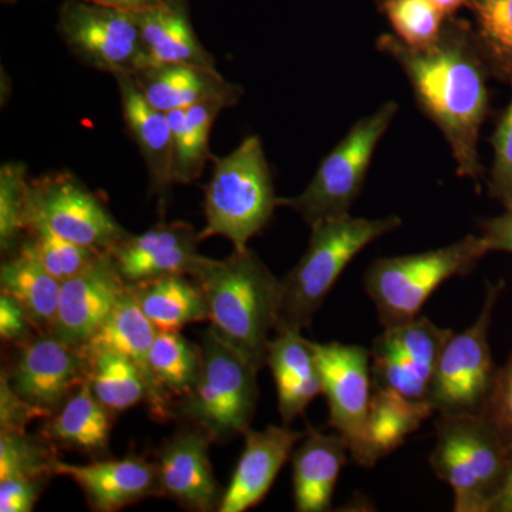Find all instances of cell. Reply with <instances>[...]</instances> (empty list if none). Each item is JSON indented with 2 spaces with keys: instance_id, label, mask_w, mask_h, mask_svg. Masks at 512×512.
<instances>
[{
  "instance_id": "obj_7",
  "label": "cell",
  "mask_w": 512,
  "mask_h": 512,
  "mask_svg": "<svg viewBox=\"0 0 512 512\" xmlns=\"http://www.w3.org/2000/svg\"><path fill=\"white\" fill-rule=\"evenodd\" d=\"M487 254L490 251L481 235H467L447 247L376 259L367 269L365 288L383 328L420 316L444 282L471 274Z\"/></svg>"
},
{
  "instance_id": "obj_9",
  "label": "cell",
  "mask_w": 512,
  "mask_h": 512,
  "mask_svg": "<svg viewBox=\"0 0 512 512\" xmlns=\"http://www.w3.org/2000/svg\"><path fill=\"white\" fill-rule=\"evenodd\" d=\"M503 291V281L488 284L476 322L453 333L444 345L430 393V406L437 416L480 417L487 409L498 375L491 355L490 328Z\"/></svg>"
},
{
  "instance_id": "obj_18",
  "label": "cell",
  "mask_w": 512,
  "mask_h": 512,
  "mask_svg": "<svg viewBox=\"0 0 512 512\" xmlns=\"http://www.w3.org/2000/svg\"><path fill=\"white\" fill-rule=\"evenodd\" d=\"M244 437V451L227 490L222 493L220 512H244L261 503L305 433L285 424L264 430L248 429Z\"/></svg>"
},
{
  "instance_id": "obj_35",
  "label": "cell",
  "mask_w": 512,
  "mask_h": 512,
  "mask_svg": "<svg viewBox=\"0 0 512 512\" xmlns=\"http://www.w3.org/2000/svg\"><path fill=\"white\" fill-rule=\"evenodd\" d=\"M18 251L36 259L50 275L60 282L80 274L103 252L67 241L46 228H30L20 242Z\"/></svg>"
},
{
  "instance_id": "obj_38",
  "label": "cell",
  "mask_w": 512,
  "mask_h": 512,
  "mask_svg": "<svg viewBox=\"0 0 512 512\" xmlns=\"http://www.w3.org/2000/svg\"><path fill=\"white\" fill-rule=\"evenodd\" d=\"M510 84L512 87V77ZM490 144L494 161L488 178V194L505 210H512V97L498 116Z\"/></svg>"
},
{
  "instance_id": "obj_29",
  "label": "cell",
  "mask_w": 512,
  "mask_h": 512,
  "mask_svg": "<svg viewBox=\"0 0 512 512\" xmlns=\"http://www.w3.org/2000/svg\"><path fill=\"white\" fill-rule=\"evenodd\" d=\"M130 289L158 330H181L210 318L204 293L191 276H161L130 285Z\"/></svg>"
},
{
  "instance_id": "obj_10",
  "label": "cell",
  "mask_w": 512,
  "mask_h": 512,
  "mask_svg": "<svg viewBox=\"0 0 512 512\" xmlns=\"http://www.w3.org/2000/svg\"><path fill=\"white\" fill-rule=\"evenodd\" d=\"M46 228L56 235L110 254L128 237L99 195L69 171H55L29 181L26 231Z\"/></svg>"
},
{
  "instance_id": "obj_20",
  "label": "cell",
  "mask_w": 512,
  "mask_h": 512,
  "mask_svg": "<svg viewBox=\"0 0 512 512\" xmlns=\"http://www.w3.org/2000/svg\"><path fill=\"white\" fill-rule=\"evenodd\" d=\"M157 332L158 329L140 308L128 285L113 311L79 349L86 356L113 352L133 360L140 367L150 390L148 406L151 413L157 419H165L171 414L170 399L161 392L150 370V350Z\"/></svg>"
},
{
  "instance_id": "obj_24",
  "label": "cell",
  "mask_w": 512,
  "mask_h": 512,
  "mask_svg": "<svg viewBox=\"0 0 512 512\" xmlns=\"http://www.w3.org/2000/svg\"><path fill=\"white\" fill-rule=\"evenodd\" d=\"M266 365L274 376L279 413L285 424H291L322 394L312 340L303 338L301 330H276L268 345Z\"/></svg>"
},
{
  "instance_id": "obj_14",
  "label": "cell",
  "mask_w": 512,
  "mask_h": 512,
  "mask_svg": "<svg viewBox=\"0 0 512 512\" xmlns=\"http://www.w3.org/2000/svg\"><path fill=\"white\" fill-rule=\"evenodd\" d=\"M87 369L89 360L82 350L39 333L20 346L12 369L5 375L13 392L50 417L86 382Z\"/></svg>"
},
{
  "instance_id": "obj_30",
  "label": "cell",
  "mask_w": 512,
  "mask_h": 512,
  "mask_svg": "<svg viewBox=\"0 0 512 512\" xmlns=\"http://www.w3.org/2000/svg\"><path fill=\"white\" fill-rule=\"evenodd\" d=\"M224 103L195 104L187 109L168 111L173 131L174 184H191L204 173L211 160L210 136Z\"/></svg>"
},
{
  "instance_id": "obj_43",
  "label": "cell",
  "mask_w": 512,
  "mask_h": 512,
  "mask_svg": "<svg viewBox=\"0 0 512 512\" xmlns=\"http://www.w3.org/2000/svg\"><path fill=\"white\" fill-rule=\"evenodd\" d=\"M483 237L488 251L508 252L512 254V210H505L503 215L481 222Z\"/></svg>"
},
{
  "instance_id": "obj_13",
  "label": "cell",
  "mask_w": 512,
  "mask_h": 512,
  "mask_svg": "<svg viewBox=\"0 0 512 512\" xmlns=\"http://www.w3.org/2000/svg\"><path fill=\"white\" fill-rule=\"evenodd\" d=\"M313 348L322 377V394L329 404L330 427L346 440L350 453L365 433L375 390L370 350L339 342H313Z\"/></svg>"
},
{
  "instance_id": "obj_22",
  "label": "cell",
  "mask_w": 512,
  "mask_h": 512,
  "mask_svg": "<svg viewBox=\"0 0 512 512\" xmlns=\"http://www.w3.org/2000/svg\"><path fill=\"white\" fill-rule=\"evenodd\" d=\"M114 77L128 133L146 161L151 190L164 201L174 185L173 131L168 114L148 103L131 74Z\"/></svg>"
},
{
  "instance_id": "obj_41",
  "label": "cell",
  "mask_w": 512,
  "mask_h": 512,
  "mask_svg": "<svg viewBox=\"0 0 512 512\" xmlns=\"http://www.w3.org/2000/svg\"><path fill=\"white\" fill-rule=\"evenodd\" d=\"M39 335L29 316L12 296L0 293V336L16 348Z\"/></svg>"
},
{
  "instance_id": "obj_26",
  "label": "cell",
  "mask_w": 512,
  "mask_h": 512,
  "mask_svg": "<svg viewBox=\"0 0 512 512\" xmlns=\"http://www.w3.org/2000/svg\"><path fill=\"white\" fill-rule=\"evenodd\" d=\"M430 404L409 402L389 390H373L365 433L350 457L362 467H375L382 458L403 446L407 437L433 416Z\"/></svg>"
},
{
  "instance_id": "obj_17",
  "label": "cell",
  "mask_w": 512,
  "mask_h": 512,
  "mask_svg": "<svg viewBox=\"0 0 512 512\" xmlns=\"http://www.w3.org/2000/svg\"><path fill=\"white\" fill-rule=\"evenodd\" d=\"M210 437L191 426L165 440L158 451L161 495L173 498L185 510L218 511L220 487L210 460Z\"/></svg>"
},
{
  "instance_id": "obj_15",
  "label": "cell",
  "mask_w": 512,
  "mask_h": 512,
  "mask_svg": "<svg viewBox=\"0 0 512 512\" xmlns=\"http://www.w3.org/2000/svg\"><path fill=\"white\" fill-rule=\"evenodd\" d=\"M200 232L185 221L158 222L140 235H128L110 252L127 285L167 275L192 276L205 256L198 254Z\"/></svg>"
},
{
  "instance_id": "obj_2",
  "label": "cell",
  "mask_w": 512,
  "mask_h": 512,
  "mask_svg": "<svg viewBox=\"0 0 512 512\" xmlns=\"http://www.w3.org/2000/svg\"><path fill=\"white\" fill-rule=\"evenodd\" d=\"M207 301L212 328L261 370L281 311L282 279L251 249L205 256L191 276Z\"/></svg>"
},
{
  "instance_id": "obj_1",
  "label": "cell",
  "mask_w": 512,
  "mask_h": 512,
  "mask_svg": "<svg viewBox=\"0 0 512 512\" xmlns=\"http://www.w3.org/2000/svg\"><path fill=\"white\" fill-rule=\"evenodd\" d=\"M377 50L402 67L421 113L446 138L457 174L480 181L484 167L478 156L481 127L491 114V74L473 25L448 16L434 45L414 49L384 33Z\"/></svg>"
},
{
  "instance_id": "obj_8",
  "label": "cell",
  "mask_w": 512,
  "mask_h": 512,
  "mask_svg": "<svg viewBox=\"0 0 512 512\" xmlns=\"http://www.w3.org/2000/svg\"><path fill=\"white\" fill-rule=\"evenodd\" d=\"M399 104L386 101L370 116L357 120L345 137L323 158L308 187L293 198H281V207L292 208L306 224L349 215L372 164L373 156Z\"/></svg>"
},
{
  "instance_id": "obj_11",
  "label": "cell",
  "mask_w": 512,
  "mask_h": 512,
  "mask_svg": "<svg viewBox=\"0 0 512 512\" xmlns=\"http://www.w3.org/2000/svg\"><path fill=\"white\" fill-rule=\"evenodd\" d=\"M453 333L421 315L386 326L369 349L373 386L409 402L430 404L437 363Z\"/></svg>"
},
{
  "instance_id": "obj_27",
  "label": "cell",
  "mask_w": 512,
  "mask_h": 512,
  "mask_svg": "<svg viewBox=\"0 0 512 512\" xmlns=\"http://www.w3.org/2000/svg\"><path fill=\"white\" fill-rule=\"evenodd\" d=\"M113 414L94 396L86 380L56 413L47 417L42 436L55 446L80 451L93 458L107 456Z\"/></svg>"
},
{
  "instance_id": "obj_4",
  "label": "cell",
  "mask_w": 512,
  "mask_h": 512,
  "mask_svg": "<svg viewBox=\"0 0 512 512\" xmlns=\"http://www.w3.org/2000/svg\"><path fill=\"white\" fill-rule=\"evenodd\" d=\"M279 200L261 138H245L228 156L214 158V171L205 187L201 241L224 237L234 251H245L281 207Z\"/></svg>"
},
{
  "instance_id": "obj_25",
  "label": "cell",
  "mask_w": 512,
  "mask_h": 512,
  "mask_svg": "<svg viewBox=\"0 0 512 512\" xmlns=\"http://www.w3.org/2000/svg\"><path fill=\"white\" fill-rule=\"evenodd\" d=\"M349 446L340 434L309 427L292 456L293 501L299 512H326L332 507L340 471L348 463Z\"/></svg>"
},
{
  "instance_id": "obj_33",
  "label": "cell",
  "mask_w": 512,
  "mask_h": 512,
  "mask_svg": "<svg viewBox=\"0 0 512 512\" xmlns=\"http://www.w3.org/2000/svg\"><path fill=\"white\" fill-rule=\"evenodd\" d=\"M474 32L493 79L512 77V0H468Z\"/></svg>"
},
{
  "instance_id": "obj_39",
  "label": "cell",
  "mask_w": 512,
  "mask_h": 512,
  "mask_svg": "<svg viewBox=\"0 0 512 512\" xmlns=\"http://www.w3.org/2000/svg\"><path fill=\"white\" fill-rule=\"evenodd\" d=\"M483 417L512 447V353L505 365L498 369L493 394Z\"/></svg>"
},
{
  "instance_id": "obj_44",
  "label": "cell",
  "mask_w": 512,
  "mask_h": 512,
  "mask_svg": "<svg viewBox=\"0 0 512 512\" xmlns=\"http://www.w3.org/2000/svg\"><path fill=\"white\" fill-rule=\"evenodd\" d=\"M83 2L94 3V5L104 6V8L121 10V12L138 13L153 8L160 0H83Z\"/></svg>"
},
{
  "instance_id": "obj_6",
  "label": "cell",
  "mask_w": 512,
  "mask_h": 512,
  "mask_svg": "<svg viewBox=\"0 0 512 512\" xmlns=\"http://www.w3.org/2000/svg\"><path fill=\"white\" fill-rule=\"evenodd\" d=\"M512 447L485 417H437L430 466L450 485L456 512H491L510 470Z\"/></svg>"
},
{
  "instance_id": "obj_32",
  "label": "cell",
  "mask_w": 512,
  "mask_h": 512,
  "mask_svg": "<svg viewBox=\"0 0 512 512\" xmlns=\"http://www.w3.org/2000/svg\"><path fill=\"white\" fill-rule=\"evenodd\" d=\"M150 370L165 396L191 392L201 370V346L192 345L180 330H158L150 350Z\"/></svg>"
},
{
  "instance_id": "obj_45",
  "label": "cell",
  "mask_w": 512,
  "mask_h": 512,
  "mask_svg": "<svg viewBox=\"0 0 512 512\" xmlns=\"http://www.w3.org/2000/svg\"><path fill=\"white\" fill-rule=\"evenodd\" d=\"M491 512H512V460L507 478L498 497L495 498Z\"/></svg>"
},
{
  "instance_id": "obj_46",
  "label": "cell",
  "mask_w": 512,
  "mask_h": 512,
  "mask_svg": "<svg viewBox=\"0 0 512 512\" xmlns=\"http://www.w3.org/2000/svg\"><path fill=\"white\" fill-rule=\"evenodd\" d=\"M444 16H456V13L464 6H468V0H430Z\"/></svg>"
},
{
  "instance_id": "obj_42",
  "label": "cell",
  "mask_w": 512,
  "mask_h": 512,
  "mask_svg": "<svg viewBox=\"0 0 512 512\" xmlns=\"http://www.w3.org/2000/svg\"><path fill=\"white\" fill-rule=\"evenodd\" d=\"M47 481L10 477L0 480V511L30 512Z\"/></svg>"
},
{
  "instance_id": "obj_31",
  "label": "cell",
  "mask_w": 512,
  "mask_h": 512,
  "mask_svg": "<svg viewBox=\"0 0 512 512\" xmlns=\"http://www.w3.org/2000/svg\"><path fill=\"white\" fill-rule=\"evenodd\" d=\"M89 360L87 382L94 396L113 413L150 402V390L140 367L120 353L100 352Z\"/></svg>"
},
{
  "instance_id": "obj_23",
  "label": "cell",
  "mask_w": 512,
  "mask_h": 512,
  "mask_svg": "<svg viewBox=\"0 0 512 512\" xmlns=\"http://www.w3.org/2000/svg\"><path fill=\"white\" fill-rule=\"evenodd\" d=\"M133 15L147 64H185L218 72L214 57L201 45L192 28L188 0H160L153 8Z\"/></svg>"
},
{
  "instance_id": "obj_19",
  "label": "cell",
  "mask_w": 512,
  "mask_h": 512,
  "mask_svg": "<svg viewBox=\"0 0 512 512\" xmlns=\"http://www.w3.org/2000/svg\"><path fill=\"white\" fill-rule=\"evenodd\" d=\"M55 471L56 476L69 477L82 488L94 511H120L144 498L161 495L157 463L143 457L97 460L84 466L59 460Z\"/></svg>"
},
{
  "instance_id": "obj_12",
  "label": "cell",
  "mask_w": 512,
  "mask_h": 512,
  "mask_svg": "<svg viewBox=\"0 0 512 512\" xmlns=\"http://www.w3.org/2000/svg\"><path fill=\"white\" fill-rule=\"evenodd\" d=\"M59 30L80 62L99 72L133 74L147 56L133 13L104 8L83 0H64Z\"/></svg>"
},
{
  "instance_id": "obj_40",
  "label": "cell",
  "mask_w": 512,
  "mask_h": 512,
  "mask_svg": "<svg viewBox=\"0 0 512 512\" xmlns=\"http://www.w3.org/2000/svg\"><path fill=\"white\" fill-rule=\"evenodd\" d=\"M49 414L37 409L13 392L5 372L0 379V430L26 431L36 419H47Z\"/></svg>"
},
{
  "instance_id": "obj_34",
  "label": "cell",
  "mask_w": 512,
  "mask_h": 512,
  "mask_svg": "<svg viewBox=\"0 0 512 512\" xmlns=\"http://www.w3.org/2000/svg\"><path fill=\"white\" fill-rule=\"evenodd\" d=\"M56 446L26 431L0 430V480L20 477L49 483L56 476Z\"/></svg>"
},
{
  "instance_id": "obj_5",
  "label": "cell",
  "mask_w": 512,
  "mask_h": 512,
  "mask_svg": "<svg viewBox=\"0 0 512 512\" xmlns=\"http://www.w3.org/2000/svg\"><path fill=\"white\" fill-rule=\"evenodd\" d=\"M258 372L210 326L202 335L200 375L178 400V416L217 443L244 436L258 406Z\"/></svg>"
},
{
  "instance_id": "obj_16",
  "label": "cell",
  "mask_w": 512,
  "mask_h": 512,
  "mask_svg": "<svg viewBox=\"0 0 512 512\" xmlns=\"http://www.w3.org/2000/svg\"><path fill=\"white\" fill-rule=\"evenodd\" d=\"M127 288L111 255L101 254L80 274L62 282L52 335L67 345L82 348Z\"/></svg>"
},
{
  "instance_id": "obj_36",
  "label": "cell",
  "mask_w": 512,
  "mask_h": 512,
  "mask_svg": "<svg viewBox=\"0 0 512 512\" xmlns=\"http://www.w3.org/2000/svg\"><path fill=\"white\" fill-rule=\"evenodd\" d=\"M377 9L389 20L393 35L404 45L424 49L443 32L444 16L430 0H376Z\"/></svg>"
},
{
  "instance_id": "obj_3",
  "label": "cell",
  "mask_w": 512,
  "mask_h": 512,
  "mask_svg": "<svg viewBox=\"0 0 512 512\" xmlns=\"http://www.w3.org/2000/svg\"><path fill=\"white\" fill-rule=\"evenodd\" d=\"M402 227V218H333L313 225L305 254L282 279L281 311L276 330L311 326L346 266L376 239ZM275 330V332H276Z\"/></svg>"
},
{
  "instance_id": "obj_37",
  "label": "cell",
  "mask_w": 512,
  "mask_h": 512,
  "mask_svg": "<svg viewBox=\"0 0 512 512\" xmlns=\"http://www.w3.org/2000/svg\"><path fill=\"white\" fill-rule=\"evenodd\" d=\"M28 168L22 163H6L0 168V248L3 255L18 251L26 237Z\"/></svg>"
},
{
  "instance_id": "obj_47",
  "label": "cell",
  "mask_w": 512,
  "mask_h": 512,
  "mask_svg": "<svg viewBox=\"0 0 512 512\" xmlns=\"http://www.w3.org/2000/svg\"><path fill=\"white\" fill-rule=\"evenodd\" d=\"M3 3H15L18 2V0H2Z\"/></svg>"
},
{
  "instance_id": "obj_21",
  "label": "cell",
  "mask_w": 512,
  "mask_h": 512,
  "mask_svg": "<svg viewBox=\"0 0 512 512\" xmlns=\"http://www.w3.org/2000/svg\"><path fill=\"white\" fill-rule=\"evenodd\" d=\"M131 76L148 103L164 113L210 101L232 107L244 94L220 72L185 64H147Z\"/></svg>"
},
{
  "instance_id": "obj_28",
  "label": "cell",
  "mask_w": 512,
  "mask_h": 512,
  "mask_svg": "<svg viewBox=\"0 0 512 512\" xmlns=\"http://www.w3.org/2000/svg\"><path fill=\"white\" fill-rule=\"evenodd\" d=\"M0 289L22 306L37 332L52 335L62 291L59 279L32 256L16 251L0 268Z\"/></svg>"
}]
</instances>
